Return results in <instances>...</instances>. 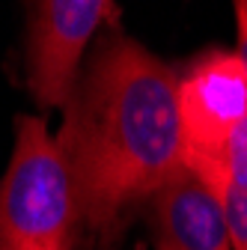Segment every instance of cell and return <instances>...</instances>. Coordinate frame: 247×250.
<instances>
[{
    "mask_svg": "<svg viewBox=\"0 0 247 250\" xmlns=\"http://www.w3.org/2000/svg\"><path fill=\"white\" fill-rule=\"evenodd\" d=\"M235 27H238V57L247 66V0L235 3Z\"/></svg>",
    "mask_w": 247,
    "mask_h": 250,
    "instance_id": "obj_8",
    "label": "cell"
},
{
    "mask_svg": "<svg viewBox=\"0 0 247 250\" xmlns=\"http://www.w3.org/2000/svg\"><path fill=\"white\" fill-rule=\"evenodd\" d=\"M247 188V119L235 128V134L229 137L224 155H221V167H218V182L214 188Z\"/></svg>",
    "mask_w": 247,
    "mask_h": 250,
    "instance_id": "obj_6",
    "label": "cell"
},
{
    "mask_svg": "<svg viewBox=\"0 0 247 250\" xmlns=\"http://www.w3.org/2000/svg\"><path fill=\"white\" fill-rule=\"evenodd\" d=\"M179 116L185 167L214 188L221 155L247 119V66L238 51L211 48L185 69L179 78Z\"/></svg>",
    "mask_w": 247,
    "mask_h": 250,
    "instance_id": "obj_3",
    "label": "cell"
},
{
    "mask_svg": "<svg viewBox=\"0 0 247 250\" xmlns=\"http://www.w3.org/2000/svg\"><path fill=\"white\" fill-rule=\"evenodd\" d=\"M155 250H232L224 197L182 167L149 200Z\"/></svg>",
    "mask_w": 247,
    "mask_h": 250,
    "instance_id": "obj_5",
    "label": "cell"
},
{
    "mask_svg": "<svg viewBox=\"0 0 247 250\" xmlns=\"http://www.w3.org/2000/svg\"><path fill=\"white\" fill-rule=\"evenodd\" d=\"M224 208L232 235V250H247V188H224Z\"/></svg>",
    "mask_w": 247,
    "mask_h": 250,
    "instance_id": "obj_7",
    "label": "cell"
},
{
    "mask_svg": "<svg viewBox=\"0 0 247 250\" xmlns=\"http://www.w3.org/2000/svg\"><path fill=\"white\" fill-rule=\"evenodd\" d=\"M116 15L107 0H42L30 6L27 86L42 110L66 107L83 69V51Z\"/></svg>",
    "mask_w": 247,
    "mask_h": 250,
    "instance_id": "obj_4",
    "label": "cell"
},
{
    "mask_svg": "<svg viewBox=\"0 0 247 250\" xmlns=\"http://www.w3.org/2000/svg\"><path fill=\"white\" fill-rule=\"evenodd\" d=\"M81 211L69 167L42 116L15 119L0 188V250H78Z\"/></svg>",
    "mask_w": 247,
    "mask_h": 250,
    "instance_id": "obj_2",
    "label": "cell"
},
{
    "mask_svg": "<svg viewBox=\"0 0 247 250\" xmlns=\"http://www.w3.org/2000/svg\"><path fill=\"white\" fill-rule=\"evenodd\" d=\"M57 143L81 224L110 244L131 208L185 167L179 75L122 30H107L81 69Z\"/></svg>",
    "mask_w": 247,
    "mask_h": 250,
    "instance_id": "obj_1",
    "label": "cell"
}]
</instances>
